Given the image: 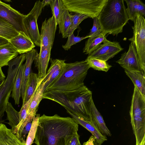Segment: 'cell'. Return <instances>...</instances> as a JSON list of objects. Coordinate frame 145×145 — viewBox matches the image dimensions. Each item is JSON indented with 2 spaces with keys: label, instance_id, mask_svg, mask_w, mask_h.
<instances>
[{
  "label": "cell",
  "instance_id": "1",
  "mask_svg": "<svg viewBox=\"0 0 145 145\" xmlns=\"http://www.w3.org/2000/svg\"><path fill=\"white\" fill-rule=\"evenodd\" d=\"M78 128L72 118L43 114L39 118L34 142L37 145H65V137L75 134Z\"/></svg>",
  "mask_w": 145,
  "mask_h": 145
},
{
  "label": "cell",
  "instance_id": "2",
  "mask_svg": "<svg viewBox=\"0 0 145 145\" xmlns=\"http://www.w3.org/2000/svg\"><path fill=\"white\" fill-rule=\"evenodd\" d=\"M42 99L56 102L80 119L91 121L92 92L85 86L69 91L47 90Z\"/></svg>",
  "mask_w": 145,
  "mask_h": 145
},
{
  "label": "cell",
  "instance_id": "3",
  "mask_svg": "<svg viewBox=\"0 0 145 145\" xmlns=\"http://www.w3.org/2000/svg\"><path fill=\"white\" fill-rule=\"evenodd\" d=\"M123 0H107L97 18L102 33L117 36L129 20Z\"/></svg>",
  "mask_w": 145,
  "mask_h": 145
},
{
  "label": "cell",
  "instance_id": "4",
  "mask_svg": "<svg viewBox=\"0 0 145 145\" xmlns=\"http://www.w3.org/2000/svg\"><path fill=\"white\" fill-rule=\"evenodd\" d=\"M90 68L86 60L65 63L59 77L46 91H69L83 86Z\"/></svg>",
  "mask_w": 145,
  "mask_h": 145
},
{
  "label": "cell",
  "instance_id": "5",
  "mask_svg": "<svg viewBox=\"0 0 145 145\" xmlns=\"http://www.w3.org/2000/svg\"><path fill=\"white\" fill-rule=\"evenodd\" d=\"M131 123L136 140L145 138V96L134 87L130 110Z\"/></svg>",
  "mask_w": 145,
  "mask_h": 145
},
{
  "label": "cell",
  "instance_id": "6",
  "mask_svg": "<svg viewBox=\"0 0 145 145\" xmlns=\"http://www.w3.org/2000/svg\"><path fill=\"white\" fill-rule=\"evenodd\" d=\"M26 59V54H22L8 63L7 76L0 86V123L4 122L3 117L7 110L9 98L18 69Z\"/></svg>",
  "mask_w": 145,
  "mask_h": 145
},
{
  "label": "cell",
  "instance_id": "7",
  "mask_svg": "<svg viewBox=\"0 0 145 145\" xmlns=\"http://www.w3.org/2000/svg\"><path fill=\"white\" fill-rule=\"evenodd\" d=\"M69 12L97 17L107 0H62Z\"/></svg>",
  "mask_w": 145,
  "mask_h": 145
},
{
  "label": "cell",
  "instance_id": "8",
  "mask_svg": "<svg viewBox=\"0 0 145 145\" xmlns=\"http://www.w3.org/2000/svg\"><path fill=\"white\" fill-rule=\"evenodd\" d=\"M133 36L128 39L134 44L138 58L140 70L145 72V19L137 14L133 21Z\"/></svg>",
  "mask_w": 145,
  "mask_h": 145
},
{
  "label": "cell",
  "instance_id": "9",
  "mask_svg": "<svg viewBox=\"0 0 145 145\" xmlns=\"http://www.w3.org/2000/svg\"><path fill=\"white\" fill-rule=\"evenodd\" d=\"M43 8L41 2L37 1L31 10L23 19L24 25L29 37L35 45L40 47L41 39L37 20Z\"/></svg>",
  "mask_w": 145,
  "mask_h": 145
},
{
  "label": "cell",
  "instance_id": "10",
  "mask_svg": "<svg viewBox=\"0 0 145 145\" xmlns=\"http://www.w3.org/2000/svg\"><path fill=\"white\" fill-rule=\"evenodd\" d=\"M25 16L10 5L0 1V17L13 26L19 33L29 37L23 22Z\"/></svg>",
  "mask_w": 145,
  "mask_h": 145
},
{
  "label": "cell",
  "instance_id": "11",
  "mask_svg": "<svg viewBox=\"0 0 145 145\" xmlns=\"http://www.w3.org/2000/svg\"><path fill=\"white\" fill-rule=\"evenodd\" d=\"M123 49L119 42H112L106 39L98 48L88 55L87 57L96 58L106 62Z\"/></svg>",
  "mask_w": 145,
  "mask_h": 145
},
{
  "label": "cell",
  "instance_id": "12",
  "mask_svg": "<svg viewBox=\"0 0 145 145\" xmlns=\"http://www.w3.org/2000/svg\"><path fill=\"white\" fill-rule=\"evenodd\" d=\"M57 25L54 15L42 22L40 34L41 48H52L53 44Z\"/></svg>",
  "mask_w": 145,
  "mask_h": 145
},
{
  "label": "cell",
  "instance_id": "13",
  "mask_svg": "<svg viewBox=\"0 0 145 145\" xmlns=\"http://www.w3.org/2000/svg\"><path fill=\"white\" fill-rule=\"evenodd\" d=\"M116 62L125 70L128 71L140 70L136 49L134 44L132 42L129 45L128 51L122 54L120 59Z\"/></svg>",
  "mask_w": 145,
  "mask_h": 145
},
{
  "label": "cell",
  "instance_id": "14",
  "mask_svg": "<svg viewBox=\"0 0 145 145\" xmlns=\"http://www.w3.org/2000/svg\"><path fill=\"white\" fill-rule=\"evenodd\" d=\"M51 65L41 82L44 84V93L59 77L65 63V60L51 59Z\"/></svg>",
  "mask_w": 145,
  "mask_h": 145
},
{
  "label": "cell",
  "instance_id": "15",
  "mask_svg": "<svg viewBox=\"0 0 145 145\" xmlns=\"http://www.w3.org/2000/svg\"><path fill=\"white\" fill-rule=\"evenodd\" d=\"M51 49L50 48H40L39 53L37 54L34 60L35 66L38 71V77L40 79L44 78L46 74Z\"/></svg>",
  "mask_w": 145,
  "mask_h": 145
},
{
  "label": "cell",
  "instance_id": "16",
  "mask_svg": "<svg viewBox=\"0 0 145 145\" xmlns=\"http://www.w3.org/2000/svg\"><path fill=\"white\" fill-rule=\"evenodd\" d=\"M9 41L17 50L19 54L27 53L35 47L29 37L20 33Z\"/></svg>",
  "mask_w": 145,
  "mask_h": 145
},
{
  "label": "cell",
  "instance_id": "17",
  "mask_svg": "<svg viewBox=\"0 0 145 145\" xmlns=\"http://www.w3.org/2000/svg\"><path fill=\"white\" fill-rule=\"evenodd\" d=\"M69 114L78 124H80L89 131L95 137L96 142L101 145L103 143L107 140L106 136L102 134L91 121H87L82 120L74 115L68 111Z\"/></svg>",
  "mask_w": 145,
  "mask_h": 145
},
{
  "label": "cell",
  "instance_id": "18",
  "mask_svg": "<svg viewBox=\"0 0 145 145\" xmlns=\"http://www.w3.org/2000/svg\"><path fill=\"white\" fill-rule=\"evenodd\" d=\"M0 145H25V141H21L2 123H0Z\"/></svg>",
  "mask_w": 145,
  "mask_h": 145
},
{
  "label": "cell",
  "instance_id": "19",
  "mask_svg": "<svg viewBox=\"0 0 145 145\" xmlns=\"http://www.w3.org/2000/svg\"><path fill=\"white\" fill-rule=\"evenodd\" d=\"M44 79V78H39L36 73L32 72L31 73L26 83L24 98L22 99V105L25 103L30 99Z\"/></svg>",
  "mask_w": 145,
  "mask_h": 145
},
{
  "label": "cell",
  "instance_id": "20",
  "mask_svg": "<svg viewBox=\"0 0 145 145\" xmlns=\"http://www.w3.org/2000/svg\"><path fill=\"white\" fill-rule=\"evenodd\" d=\"M17 50L9 42L0 45V68L8 66L10 61L17 57Z\"/></svg>",
  "mask_w": 145,
  "mask_h": 145
},
{
  "label": "cell",
  "instance_id": "21",
  "mask_svg": "<svg viewBox=\"0 0 145 145\" xmlns=\"http://www.w3.org/2000/svg\"><path fill=\"white\" fill-rule=\"evenodd\" d=\"M91 122L103 135L111 136V133L106 125L102 116L98 111L93 101L91 109Z\"/></svg>",
  "mask_w": 145,
  "mask_h": 145
},
{
  "label": "cell",
  "instance_id": "22",
  "mask_svg": "<svg viewBox=\"0 0 145 145\" xmlns=\"http://www.w3.org/2000/svg\"><path fill=\"white\" fill-rule=\"evenodd\" d=\"M127 5L126 8L129 20L133 21L137 14L145 16V5L140 0H125Z\"/></svg>",
  "mask_w": 145,
  "mask_h": 145
},
{
  "label": "cell",
  "instance_id": "23",
  "mask_svg": "<svg viewBox=\"0 0 145 145\" xmlns=\"http://www.w3.org/2000/svg\"><path fill=\"white\" fill-rule=\"evenodd\" d=\"M36 50L33 49L26 54L25 67L23 81L22 86L21 95L22 99H24L26 83L28 79L32 72L31 66L35 58L38 54Z\"/></svg>",
  "mask_w": 145,
  "mask_h": 145
},
{
  "label": "cell",
  "instance_id": "24",
  "mask_svg": "<svg viewBox=\"0 0 145 145\" xmlns=\"http://www.w3.org/2000/svg\"><path fill=\"white\" fill-rule=\"evenodd\" d=\"M25 67V63L22 64L20 66L14 82L11 97L14 99L15 105H18L20 103V99L21 96V90Z\"/></svg>",
  "mask_w": 145,
  "mask_h": 145
},
{
  "label": "cell",
  "instance_id": "25",
  "mask_svg": "<svg viewBox=\"0 0 145 145\" xmlns=\"http://www.w3.org/2000/svg\"><path fill=\"white\" fill-rule=\"evenodd\" d=\"M127 75L136 87L145 96V72L143 71H128L125 70Z\"/></svg>",
  "mask_w": 145,
  "mask_h": 145
},
{
  "label": "cell",
  "instance_id": "26",
  "mask_svg": "<svg viewBox=\"0 0 145 145\" xmlns=\"http://www.w3.org/2000/svg\"><path fill=\"white\" fill-rule=\"evenodd\" d=\"M20 33L12 25L0 17V37L9 41Z\"/></svg>",
  "mask_w": 145,
  "mask_h": 145
},
{
  "label": "cell",
  "instance_id": "27",
  "mask_svg": "<svg viewBox=\"0 0 145 145\" xmlns=\"http://www.w3.org/2000/svg\"><path fill=\"white\" fill-rule=\"evenodd\" d=\"M72 20V16L67 9L63 14L59 25V33H61L63 38L68 37V33Z\"/></svg>",
  "mask_w": 145,
  "mask_h": 145
},
{
  "label": "cell",
  "instance_id": "28",
  "mask_svg": "<svg viewBox=\"0 0 145 145\" xmlns=\"http://www.w3.org/2000/svg\"><path fill=\"white\" fill-rule=\"evenodd\" d=\"M106 35L102 33L96 37L89 38L86 41L83 49V52L86 54H89L98 48L102 43L106 39Z\"/></svg>",
  "mask_w": 145,
  "mask_h": 145
},
{
  "label": "cell",
  "instance_id": "29",
  "mask_svg": "<svg viewBox=\"0 0 145 145\" xmlns=\"http://www.w3.org/2000/svg\"><path fill=\"white\" fill-rule=\"evenodd\" d=\"M50 5L57 25L62 14L67 9L62 0H52Z\"/></svg>",
  "mask_w": 145,
  "mask_h": 145
},
{
  "label": "cell",
  "instance_id": "30",
  "mask_svg": "<svg viewBox=\"0 0 145 145\" xmlns=\"http://www.w3.org/2000/svg\"><path fill=\"white\" fill-rule=\"evenodd\" d=\"M85 60L90 68L95 70L107 72L112 67L106 61L101 59L87 57Z\"/></svg>",
  "mask_w": 145,
  "mask_h": 145
},
{
  "label": "cell",
  "instance_id": "31",
  "mask_svg": "<svg viewBox=\"0 0 145 145\" xmlns=\"http://www.w3.org/2000/svg\"><path fill=\"white\" fill-rule=\"evenodd\" d=\"M6 112L7 119L9 121L8 124L12 128L17 126L20 123L19 112L14 108L10 102L8 103Z\"/></svg>",
  "mask_w": 145,
  "mask_h": 145
},
{
  "label": "cell",
  "instance_id": "32",
  "mask_svg": "<svg viewBox=\"0 0 145 145\" xmlns=\"http://www.w3.org/2000/svg\"><path fill=\"white\" fill-rule=\"evenodd\" d=\"M44 86V84L41 83L37 89L30 104L28 114L32 111L37 112V108L41 101L43 99Z\"/></svg>",
  "mask_w": 145,
  "mask_h": 145
},
{
  "label": "cell",
  "instance_id": "33",
  "mask_svg": "<svg viewBox=\"0 0 145 145\" xmlns=\"http://www.w3.org/2000/svg\"><path fill=\"white\" fill-rule=\"evenodd\" d=\"M40 117V114H37L33 117L31 128L25 140V145H31L33 143L38 126Z\"/></svg>",
  "mask_w": 145,
  "mask_h": 145
},
{
  "label": "cell",
  "instance_id": "34",
  "mask_svg": "<svg viewBox=\"0 0 145 145\" xmlns=\"http://www.w3.org/2000/svg\"><path fill=\"white\" fill-rule=\"evenodd\" d=\"M72 16V20L68 31V36L74 33V31L78 27L81 22L84 19L89 17L87 15L79 13H75Z\"/></svg>",
  "mask_w": 145,
  "mask_h": 145
},
{
  "label": "cell",
  "instance_id": "35",
  "mask_svg": "<svg viewBox=\"0 0 145 145\" xmlns=\"http://www.w3.org/2000/svg\"><path fill=\"white\" fill-rule=\"evenodd\" d=\"M93 26L88 35L89 38L92 39L100 35L102 33L101 27L97 17L93 18Z\"/></svg>",
  "mask_w": 145,
  "mask_h": 145
},
{
  "label": "cell",
  "instance_id": "36",
  "mask_svg": "<svg viewBox=\"0 0 145 145\" xmlns=\"http://www.w3.org/2000/svg\"><path fill=\"white\" fill-rule=\"evenodd\" d=\"M89 37L88 35L84 37H81L75 36L73 33L68 36V40L67 42L65 45H63L62 47L65 50H68L73 45L81 41L83 39Z\"/></svg>",
  "mask_w": 145,
  "mask_h": 145
},
{
  "label": "cell",
  "instance_id": "37",
  "mask_svg": "<svg viewBox=\"0 0 145 145\" xmlns=\"http://www.w3.org/2000/svg\"><path fill=\"white\" fill-rule=\"evenodd\" d=\"M79 137L77 132L75 134L67 136L65 138V145H81Z\"/></svg>",
  "mask_w": 145,
  "mask_h": 145
},
{
  "label": "cell",
  "instance_id": "38",
  "mask_svg": "<svg viewBox=\"0 0 145 145\" xmlns=\"http://www.w3.org/2000/svg\"><path fill=\"white\" fill-rule=\"evenodd\" d=\"M33 120L30 121L25 125L23 129L21 135V140L22 141H25V138L29 133L31 127Z\"/></svg>",
  "mask_w": 145,
  "mask_h": 145
},
{
  "label": "cell",
  "instance_id": "39",
  "mask_svg": "<svg viewBox=\"0 0 145 145\" xmlns=\"http://www.w3.org/2000/svg\"><path fill=\"white\" fill-rule=\"evenodd\" d=\"M83 145H101L96 142L95 138L93 135H91L89 140L86 142H84Z\"/></svg>",
  "mask_w": 145,
  "mask_h": 145
},
{
  "label": "cell",
  "instance_id": "40",
  "mask_svg": "<svg viewBox=\"0 0 145 145\" xmlns=\"http://www.w3.org/2000/svg\"><path fill=\"white\" fill-rule=\"evenodd\" d=\"M9 42L8 40L0 37V45L5 44Z\"/></svg>",
  "mask_w": 145,
  "mask_h": 145
},
{
  "label": "cell",
  "instance_id": "41",
  "mask_svg": "<svg viewBox=\"0 0 145 145\" xmlns=\"http://www.w3.org/2000/svg\"><path fill=\"white\" fill-rule=\"evenodd\" d=\"M52 0H44L42 2L43 8L48 5H50Z\"/></svg>",
  "mask_w": 145,
  "mask_h": 145
},
{
  "label": "cell",
  "instance_id": "42",
  "mask_svg": "<svg viewBox=\"0 0 145 145\" xmlns=\"http://www.w3.org/2000/svg\"><path fill=\"white\" fill-rule=\"evenodd\" d=\"M5 76L2 71L1 68H0V78H5Z\"/></svg>",
  "mask_w": 145,
  "mask_h": 145
},
{
  "label": "cell",
  "instance_id": "43",
  "mask_svg": "<svg viewBox=\"0 0 145 145\" xmlns=\"http://www.w3.org/2000/svg\"><path fill=\"white\" fill-rule=\"evenodd\" d=\"M5 80V78H0V86L3 84Z\"/></svg>",
  "mask_w": 145,
  "mask_h": 145
}]
</instances>
